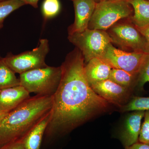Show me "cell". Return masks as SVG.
I'll list each match as a JSON object with an SVG mask.
<instances>
[{"mask_svg":"<svg viewBox=\"0 0 149 149\" xmlns=\"http://www.w3.org/2000/svg\"><path fill=\"white\" fill-rule=\"evenodd\" d=\"M84 57L79 49L66 56L61 66V79L52 96L53 105L45 133L49 136L69 132L109 106L88 83Z\"/></svg>","mask_w":149,"mask_h":149,"instance_id":"1","label":"cell"},{"mask_svg":"<svg viewBox=\"0 0 149 149\" xmlns=\"http://www.w3.org/2000/svg\"><path fill=\"white\" fill-rule=\"evenodd\" d=\"M52 96L36 95L9 112L0 122V148L23 142L28 133L52 110Z\"/></svg>","mask_w":149,"mask_h":149,"instance_id":"2","label":"cell"},{"mask_svg":"<svg viewBox=\"0 0 149 149\" xmlns=\"http://www.w3.org/2000/svg\"><path fill=\"white\" fill-rule=\"evenodd\" d=\"M61 67L48 66L19 74L20 85L29 93L52 96L57 90L61 77Z\"/></svg>","mask_w":149,"mask_h":149,"instance_id":"3","label":"cell"},{"mask_svg":"<svg viewBox=\"0 0 149 149\" xmlns=\"http://www.w3.org/2000/svg\"><path fill=\"white\" fill-rule=\"evenodd\" d=\"M133 11L128 0H102L96 3L88 28L105 31L120 19L131 17Z\"/></svg>","mask_w":149,"mask_h":149,"instance_id":"4","label":"cell"},{"mask_svg":"<svg viewBox=\"0 0 149 149\" xmlns=\"http://www.w3.org/2000/svg\"><path fill=\"white\" fill-rule=\"evenodd\" d=\"M68 40L79 49L85 63L92 58L101 57L112 40L105 30L88 28L81 32L69 34Z\"/></svg>","mask_w":149,"mask_h":149,"instance_id":"5","label":"cell"},{"mask_svg":"<svg viewBox=\"0 0 149 149\" xmlns=\"http://www.w3.org/2000/svg\"><path fill=\"white\" fill-rule=\"evenodd\" d=\"M49 51V41L41 39L37 47L17 55L8 53L3 58L6 64L15 73L24 72L46 67V56Z\"/></svg>","mask_w":149,"mask_h":149,"instance_id":"6","label":"cell"},{"mask_svg":"<svg viewBox=\"0 0 149 149\" xmlns=\"http://www.w3.org/2000/svg\"><path fill=\"white\" fill-rule=\"evenodd\" d=\"M146 54L143 52H128L121 50L110 43L100 58L112 68L123 70L138 75Z\"/></svg>","mask_w":149,"mask_h":149,"instance_id":"7","label":"cell"},{"mask_svg":"<svg viewBox=\"0 0 149 149\" xmlns=\"http://www.w3.org/2000/svg\"><path fill=\"white\" fill-rule=\"evenodd\" d=\"M131 23L116 24L110 27L108 33L111 38L113 43L121 47L132 50L133 52L144 53L146 45L145 38Z\"/></svg>","mask_w":149,"mask_h":149,"instance_id":"8","label":"cell"},{"mask_svg":"<svg viewBox=\"0 0 149 149\" xmlns=\"http://www.w3.org/2000/svg\"><path fill=\"white\" fill-rule=\"evenodd\" d=\"M90 86L96 94L109 103L120 107L129 101L132 91L109 79L93 83Z\"/></svg>","mask_w":149,"mask_h":149,"instance_id":"9","label":"cell"},{"mask_svg":"<svg viewBox=\"0 0 149 149\" xmlns=\"http://www.w3.org/2000/svg\"><path fill=\"white\" fill-rule=\"evenodd\" d=\"M73 2L75 18L74 23L68 28L69 34L88 29L97 3L95 0H73Z\"/></svg>","mask_w":149,"mask_h":149,"instance_id":"10","label":"cell"},{"mask_svg":"<svg viewBox=\"0 0 149 149\" xmlns=\"http://www.w3.org/2000/svg\"><path fill=\"white\" fill-rule=\"evenodd\" d=\"M145 113V111H135L127 116L120 134V139L125 147L129 146L139 142L141 121Z\"/></svg>","mask_w":149,"mask_h":149,"instance_id":"11","label":"cell"},{"mask_svg":"<svg viewBox=\"0 0 149 149\" xmlns=\"http://www.w3.org/2000/svg\"><path fill=\"white\" fill-rule=\"evenodd\" d=\"M30 97L21 85L3 89L0 92V110L9 112Z\"/></svg>","mask_w":149,"mask_h":149,"instance_id":"12","label":"cell"},{"mask_svg":"<svg viewBox=\"0 0 149 149\" xmlns=\"http://www.w3.org/2000/svg\"><path fill=\"white\" fill-rule=\"evenodd\" d=\"M112 68L100 57H95L85 65V72L90 85L109 78Z\"/></svg>","mask_w":149,"mask_h":149,"instance_id":"13","label":"cell"},{"mask_svg":"<svg viewBox=\"0 0 149 149\" xmlns=\"http://www.w3.org/2000/svg\"><path fill=\"white\" fill-rule=\"evenodd\" d=\"M51 111L32 128L26 136L23 141L25 149H40L43 135L50 119Z\"/></svg>","mask_w":149,"mask_h":149,"instance_id":"14","label":"cell"},{"mask_svg":"<svg viewBox=\"0 0 149 149\" xmlns=\"http://www.w3.org/2000/svg\"><path fill=\"white\" fill-rule=\"evenodd\" d=\"M132 6L134 15L130 17V21L137 28L149 26V1L128 0Z\"/></svg>","mask_w":149,"mask_h":149,"instance_id":"15","label":"cell"},{"mask_svg":"<svg viewBox=\"0 0 149 149\" xmlns=\"http://www.w3.org/2000/svg\"><path fill=\"white\" fill-rule=\"evenodd\" d=\"M138 75L123 70L112 68L109 79L118 85L132 91L136 86Z\"/></svg>","mask_w":149,"mask_h":149,"instance_id":"16","label":"cell"},{"mask_svg":"<svg viewBox=\"0 0 149 149\" xmlns=\"http://www.w3.org/2000/svg\"><path fill=\"white\" fill-rule=\"evenodd\" d=\"M15 73L6 64L3 58L0 56V90L20 85Z\"/></svg>","mask_w":149,"mask_h":149,"instance_id":"17","label":"cell"},{"mask_svg":"<svg viewBox=\"0 0 149 149\" xmlns=\"http://www.w3.org/2000/svg\"><path fill=\"white\" fill-rule=\"evenodd\" d=\"M25 4L20 0H4L0 1V29L3 26L5 19L12 13Z\"/></svg>","mask_w":149,"mask_h":149,"instance_id":"18","label":"cell"},{"mask_svg":"<svg viewBox=\"0 0 149 149\" xmlns=\"http://www.w3.org/2000/svg\"><path fill=\"white\" fill-rule=\"evenodd\" d=\"M149 110V97H133L127 104L120 107V111L123 112Z\"/></svg>","mask_w":149,"mask_h":149,"instance_id":"19","label":"cell"},{"mask_svg":"<svg viewBox=\"0 0 149 149\" xmlns=\"http://www.w3.org/2000/svg\"><path fill=\"white\" fill-rule=\"evenodd\" d=\"M149 82V54H146L137 78L136 86L142 90L144 85Z\"/></svg>","mask_w":149,"mask_h":149,"instance_id":"20","label":"cell"},{"mask_svg":"<svg viewBox=\"0 0 149 149\" xmlns=\"http://www.w3.org/2000/svg\"><path fill=\"white\" fill-rule=\"evenodd\" d=\"M60 10L58 0H45L42 5L43 16L45 19L56 16Z\"/></svg>","mask_w":149,"mask_h":149,"instance_id":"21","label":"cell"},{"mask_svg":"<svg viewBox=\"0 0 149 149\" xmlns=\"http://www.w3.org/2000/svg\"><path fill=\"white\" fill-rule=\"evenodd\" d=\"M143 122L141 124L139 142L149 144V110L145 111Z\"/></svg>","mask_w":149,"mask_h":149,"instance_id":"22","label":"cell"},{"mask_svg":"<svg viewBox=\"0 0 149 149\" xmlns=\"http://www.w3.org/2000/svg\"><path fill=\"white\" fill-rule=\"evenodd\" d=\"M137 28V27H136ZM145 38L146 41L144 53L149 54V26L143 28H137Z\"/></svg>","mask_w":149,"mask_h":149,"instance_id":"23","label":"cell"},{"mask_svg":"<svg viewBox=\"0 0 149 149\" xmlns=\"http://www.w3.org/2000/svg\"><path fill=\"white\" fill-rule=\"evenodd\" d=\"M0 149H25L23 142L13 143L1 148Z\"/></svg>","mask_w":149,"mask_h":149,"instance_id":"24","label":"cell"},{"mask_svg":"<svg viewBox=\"0 0 149 149\" xmlns=\"http://www.w3.org/2000/svg\"><path fill=\"white\" fill-rule=\"evenodd\" d=\"M125 149H149V144L138 142L129 146L125 147Z\"/></svg>","mask_w":149,"mask_h":149,"instance_id":"25","label":"cell"},{"mask_svg":"<svg viewBox=\"0 0 149 149\" xmlns=\"http://www.w3.org/2000/svg\"><path fill=\"white\" fill-rule=\"evenodd\" d=\"M25 5H30L35 8L38 7V3L40 0H20Z\"/></svg>","mask_w":149,"mask_h":149,"instance_id":"26","label":"cell"},{"mask_svg":"<svg viewBox=\"0 0 149 149\" xmlns=\"http://www.w3.org/2000/svg\"><path fill=\"white\" fill-rule=\"evenodd\" d=\"M8 113V112L3 111L0 110V122L2 120L3 118Z\"/></svg>","mask_w":149,"mask_h":149,"instance_id":"27","label":"cell"},{"mask_svg":"<svg viewBox=\"0 0 149 149\" xmlns=\"http://www.w3.org/2000/svg\"><path fill=\"white\" fill-rule=\"evenodd\" d=\"M102 0H95L96 3H97L100 2Z\"/></svg>","mask_w":149,"mask_h":149,"instance_id":"28","label":"cell"},{"mask_svg":"<svg viewBox=\"0 0 149 149\" xmlns=\"http://www.w3.org/2000/svg\"><path fill=\"white\" fill-rule=\"evenodd\" d=\"M4 1V0H0V1Z\"/></svg>","mask_w":149,"mask_h":149,"instance_id":"29","label":"cell"},{"mask_svg":"<svg viewBox=\"0 0 149 149\" xmlns=\"http://www.w3.org/2000/svg\"><path fill=\"white\" fill-rule=\"evenodd\" d=\"M1 90H0V92H1Z\"/></svg>","mask_w":149,"mask_h":149,"instance_id":"30","label":"cell"},{"mask_svg":"<svg viewBox=\"0 0 149 149\" xmlns=\"http://www.w3.org/2000/svg\"><path fill=\"white\" fill-rule=\"evenodd\" d=\"M72 1H73V0H72Z\"/></svg>","mask_w":149,"mask_h":149,"instance_id":"31","label":"cell"},{"mask_svg":"<svg viewBox=\"0 0 149 149\" xmlns=\"http://www.w3.org/2000/svg\"></svg>","mask_w":149,"mask_h":149,"instance_id":"32","label":"cell"},{"mask_svg":"<svg viewBox=\"0 0 149 149\" xmlns=\"http://www.w3.org/2000/svg\"><path fill=\"white\" fill-rule=\"evenodd\" d=\"M148 1H149V0H148Z\"/></svg>","mask_w":149,"mask_h":149,"instance_id":"33","label":"cell"}]
</instances>
